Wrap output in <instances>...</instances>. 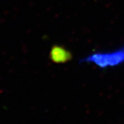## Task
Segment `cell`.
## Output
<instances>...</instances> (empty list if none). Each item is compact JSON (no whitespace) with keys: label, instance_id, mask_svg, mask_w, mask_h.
Masks as SVG:
<instances>
[{"label":"cell","instance_id":"cell-1","mask_svg":"<svg viewBox=\"0 0 124 124\" xmlns=\"http://www.w3.org/2000/svg\"><path fill=\"white\" fill-rule=\"evenodd\" d=\"M84 62H93L101 68L115 66L124 62V48L110 53L94 54L85 59Z\"/></svg>","mask_w":124,"mask_h":124},{"label":"cell","instance_id":"cell-2","mask_svg":"<svg viewBox=\"0 0 124 124\" xmlns=\"http://www.w3.org/2000/svg\"><path fill=\"white\" fill-rule=\"evenodd\" d=\"M50 58L54 62L62 63L70 58V54L59 46H54L50 52Z\"/></svg>","mask_w":124,"mask_h":124}]
</instances>
